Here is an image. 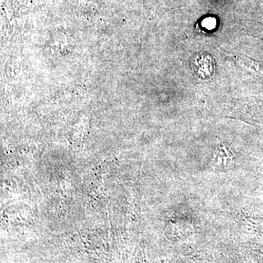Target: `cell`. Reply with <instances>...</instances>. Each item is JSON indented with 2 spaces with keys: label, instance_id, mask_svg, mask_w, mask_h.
<instances>
[{
  "label": "cell",
  "instance_id": "1",
  "mask_svg": "<svg viewBox=\"0 0 263 263\" xmlns=\"http://www.w3.org/2000/svg\"><path fill=\"white\" fill-rule=\"evenodd\" d=\"M204 26L205 27L209 29H212L213 28H215L216 27V20L215 19L212 18H209L205 19L204 21Z\"/></svg>",
  "mask_w": 263,
  "mask_h": 263
}]
</instances>
